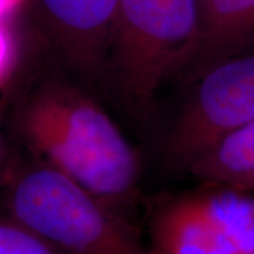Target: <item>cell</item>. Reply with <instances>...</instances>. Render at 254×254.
Returning a JSON list of instances; mask_svg holds the SVG:
<instances>
[{
    "instance_id": "6da1fadb",
    "label": "cell",
    "mask_w": 254,
    "mask_h": 254,
    "mask_svg": "<svg viewBox=\"0 0 254 254\" xmlns=\"http://www.w3.org/2000/svg\"><path fill=\"white\" fill-rule=\"evenodd\" d=\"M0 122L13 144L133 220L141 158L95 91L36 37L1 89Z\"/></svg>"
},
{
    "instance_id": "7a4b0ae2",
    "label": "cell",
    "mask_w": 254,
    "mask_h": 254,
    "mask_svg": "<svg viewBox=\"0 0 254 254\" xmlns=\"http://www.w3.org/2000/svg\"><path fill=\"white\" fill-rule=\"evenodd\" d=\"M199 0H120L98 95L147 133L199 41Z\"/></svg>"
},
{
    "instance_id": "3957f363",
    "label": "cell",
    "mask_w": 254,
    "mask_h": 254,
    "mask_svg": "<svg viewBox=\"0 0 254 254\" xmlns=\"http://www.w3.org/2000/svg\"><path fill=\"white\" fill-rule=\"evenodd\" d=\"M0 205L60 254H150L134 220L18 148L0 181Z\"/></svg>"
},
{
    "instance_id": "277c9868",
    "label": "cell",
    "mask_w": 254,
    "mask_h": 254,
    "mask_svg": "<svg viewBox=\"0 0 254 254\" xmlns=\"http://www.w3.org/2000/svg\"><path fill=\"white\" fill-rule=\"evenodd\" d=\"M173 89V108L157 116L151 133L164 170L185 174L210 145L254 120V47L210 64Z\"/></svg>"
},
{
    "instance_id": "5b68a950",
    "label": "cell",
    "mask_w": 254,
    "mask_h": 254,
    "mask_svg": "<svg viewBox=\"0 0 254 254\" xmlns=\"http://www.w3.org/2000/svg\"><path fill=\"white\" fill-rule=\"evenodd\" d=\"M150 254H254V193L200 184L155 200Z\"/></svg>"
},
{
    "instance_id": "8992f818",
    "label": "cell",
    "mask_w": 254,
    "mask_h": 254,
    "mask_svg": "<svg viewBox=\"0 0 254 254\" xmlns=\"http://www.w3.org/2000/svg\"><path fill=\"white\" fill-rule=\"evenodd\" d=\"M119 1L34 0V37L96 93Z\"/></svg>"
},
{
    "instance_id": "52a82bcc",
    "label": "cell",
    "mask_w": 254,
    "mask_h": 254,
    "mask_svg": "<svg viewBox=\"0 0 254 254\" xmlns=\"http://www.w3.org/2000/svg\"><path fill=\"white\" fill-rule=\"evenodd\" d=\"M199 20L198 47L174 86L210 64L254 47V0H199Z\"/></svg>"
},
{
    "instance_id": "ba28073f",
    "label": "cell",
    "mask_w": 254,
    "mask_h": 254,
    "mask_svg": "<svg viewBox=\"0 0 254 254\" xmlns=\"http://www.w3.org/2000/svg\"><path fill=\"white\" fill-rule=\"evenodd\" d=\"M185 175L200 184L254 193V120L210 145Z\"/></svg>"
},
{
    "instance_id": "9c48e42d",
    "label": "cell",
    "mask_w": 254,
    "mask_h": 254,
    "mask_svg": "<svg viewBox=\"0 0 254 254\" xmlns=\"http://www.w3.org/2000/svg\"><path fill=\"white\" fill-rule=\"evenodd\" d=\"M0 254H60L0 205Z\"/></svg>"
},
{
    "instance_id": "30bf717a",
    "label": "cell",
    "mask_w": 254,
    "mask_h": 254,
    "mask_svg": "<svg viewBox=\"0 0 254 254\" xmlns=\"http://www.w3.org/2000/svg\"><path fill=\"white\" fill-rule=\"evenodd\" d=\"M20 55V43L6 27L4 21L0 23V91L9 82Z\"/></svg>"
},
{
    "instance_id": "8fae6325",
    "label": "cell",
    "mask_w": 254,
    "mask_h": 254,
    "mask_svg": "<svg viewBox=\"0 0 254 254\" xmlns=\"http://www.w3.org/2000/svg\"><path fill=\"white\" fill-rule=\"evenodd\" d=\"M17 154V147L13 144L4 126L0 122V181L3 180L6 171L9 170L10 164L13 163Z\"/></svg>"
},
{
    "instance_id": "7c38bea8",
    "label": "cell",
    "mask_w": 254,
    "mask_h": 254,
    "mask_svg": "<svg viewBox=\"0 0 254 254\" xmlns=\"http://www.w3.org/2000/svg\"><path fill=\"white\" fill-rule=\"evenodd\" d=\"M27 0H0V23L4 21L11 13H14Z\"/></svg>"
}]
</instances>
